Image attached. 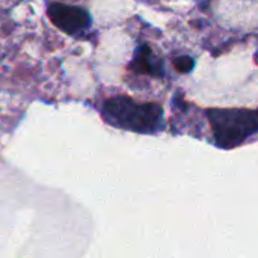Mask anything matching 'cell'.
Segmentation results:
<instances>
[{"mask_svg":"<svg viewBox=\"0 0 258 258\" xmlns=\"http://www.w3.org/2000/svg\"><path fill=\"white\" fill-rule=\"evenodd\" d=\"M103 118L113 127L141 135H156L165 128V112L159 103H138L118 95L106 100Z\"/></svg>","mask_w":258,"mask_h":258,"instance_id":"6da1fadb","label":"cell"},{"mask_svg":"<svg viewBox=\"0 0 258 258\" xmlns=\"http://www.w3.org/2000/svg\"><path fill=\"white\" fill-rule=\"evenodd\" d=\"M206 116L222 150H233L258 133V109H207Z\"/></svg>","mask_w":258,"mask_h":258,"instance_id":"7a4b0ae2","label":"cell"},{"mask_svg":"<svg viewBox=\"0 0 258 258\" xmlns=\"http://www.w3.org/2000/svg\"><path fill=\"white\" fill-rule=\"evenodd\" d=\"M50 21L63 33L77 35L92 26V17L88 9L53 2L47 8Z\"/></svg>","mask_w":258,"mask_h":258,"instance_id":"3957f363","label":"cell"},{"mask_svg":"<svg viewBox=\"0 0 258 258\" xmlns=\"http://www.w3.org/2000/svg\"><path fill=\"white\" fill-rule=\"evenodd\" d=\"M132 71L138 74H148L153 77H165L166 70L163 62L154 54L148 44H142L135 50V57L128 67Z\"/></svg>","mask_w":258,"mask_h":258,"instance_id":"277c9868","label":"cell"},{"mask_svg":"<svg viewBox=\"0 0 258 258\" xmlns=\"http://www.w3.org/2000/svg\"><path fill=\"white\" fill-rule=\"evenodd\" d=\"M174 67L180 73H190L194 70V67H195V60H194V57L183 54V56H178V57L174 59Z\"/></svg>","mask_w":258,"mask_h":258,"instance_id":"5b68a950","label":"cell"}]
</instances>
